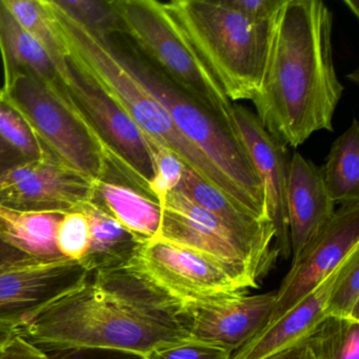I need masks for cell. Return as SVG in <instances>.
Listing matches in <instances>:
<instances>
[{
    "mask_svg": "<svg viewBox=\"0 0 359 359\" xmlns=\"http://www.w3.org/2000/svg\"><path fill=\"white\" fill-rule=\"evenodd\" d=\"M333 13L321 0H283L271 20L262 86L252 100L264 129L297 148L333 131L344 86L334 64Z\"/></svg>",
    "mask_w": 359,
    "mask_h": 359,
    "instance_id": "6da1fadb",
    "label": "cell"
},
{
    "mask_svg": "<svg viewBox=\"0 0 359 359\" xmlns=\"http://www.w3.org/2000/svg\"><path fill=\"white\" fill-rule=\"evenodd\" d=\"M20 334L43 352L96 348L147 356L191 339L177 313L125 269L89 272L22 319Z\"/></svg>",
    "mask_w": 359,
    "mask_h": 359,
    "instance_id": "7a4b0ae2",
    "label": "cell"
},
{
    "mask_svg": "<svg viewBox=\"0 0 359 359\" xmlns=\"http://www.w3.org/2000/svg\"><path fill=\"white\" fill-rule=\"evenodd\" d=\"M163 5L228 100L252 102L262 86L272 20L251 18L228 0H173Z\"/></svg>",
    "mask_w": 359,
    "mask_h": 359,
    "instance_id": "3957f363",
    "label": "cell"
},
{
    "mask_svg": "<svg viewBox=\"0 0 359 359\" xmlns=\"http://www.w3.org/2000/svg\"><path fill=\"white\" fill-rule=\"evenodd\" d=\"M117 50L134 76L170 113L184 137L243 193L258 217L269 220L262 182L236 129L176 87L135 48L130 52Z\"/></svg>",
    "mask_w": 359,
    "mask_h": 359,
    "instance_id": "277c9868",
    "label": "cell"
},
{
    "mask_svg": "<svg viewBox=\"0 0 359 359\" xmlns=\"http://www.w3.org/2000/svg\"><path fill=\"white\" fill-rule=\"evenodd\" d=\"M123 34L134 48L187 95L235 128L233 102L157 0H113Z\"/></svg>",
    "mask_w": 359,
    "mask_h": 359,
    "instance_id": "5b68a950",
    "label": "cell"
},
{
    "mask_svg": "<svg viewBox=\"0 0 359 359\" xmlns=\"http://www.w3.org/2000/svg\"><path fill=\"white\" fill-rule=\"evenodd\" d=\"M3 90L56 161L92 180L102 175L106 151L64 88L20 73Z\"/></svg>",
    "mask_w": 359,
    "mask_h": 359,
    "instance_id": "8992f818",
    "label": "cell"
},
{
    "mask_svg": "<svg viewBox=\"0 0 359 359\" xmlns=\"http://www.w3.org/2000/svg\"><path fill=\"white\" fill-rule=\"evenodd\" d=\"M89 74L135 121L147 137L163 144L208 184L257 217L243 193L184 137L165 107L134 76L118 54L111 50L100 52L90 64Z\"/></svg>",
    "mask_w": 359,
    "mask_h": 359,
    "instance_id": "52a82bcc",
    "label": "cell"
},
{
    "mask_svg": "<svg viewBox=\"0 0 359 359\" xmlns=\"http://www.w3.org/2000/svg\"><path fill=\"white\" fill-rule=\"evenodd\" d=\"M123 269L163 298L177 316L187 302L245 295L254 289L218 260L161 238L144 243Z\"/></svg>",
    "mask_w": 359,
    "mask_h": 359,
    "instance_id": "ba28073f",
    "label": "cell"
},
{
    "mask_svg": "<svg viewBox=\"0 0 359 359\" xmlns=\"http://www.w3.org/2000/svg\"><path fill=\"white\" fill-rule=\"evenodd\" d=\"M62 81L67 96L93 130L107 156L155 195L152 153L135 121L69 58Z\"/></svg>",
    "mask_w": 359,
    "mask_h": 359,
    "instance_id": "9c48e42d",
    "label": "cell"
},
{
    "mask_svg": "<svg viewBox=\"0 0 359 359\" xmlns=\"http://www.w3.org/2000/svg\"><path fill=\"white\" fill-rule=\"evenodd\" d=\"M163 217L157 238L205 254L249 281L254 289L272 266L260 259L213 214L174 190L161 198Z\"/></svg>",
    "mask_w": 359,
    "mask_h": 359,
    "instance_id": "30bf717a",
    "label": "cell"
},
{
    "mask_svg": "<svg viewBox=\"0 0 359 359\" xmlns=\"http://www.w3.org/2000/svg\"><path fill=\"white\" fill-rule=\"evenodd\" d=\"M358 248L359 201L340 205L325 226L292 258L266 325L312 293Z\"/></svg>",
    "mask_w": 359,
    "mask_h": 359,
    "instance_id": "8fae6325",
    "label": "cell"
},
{
    "mask_svg": "<svg viewBox=\"0 0 359 359\" xmlns=\"http://www.w3.org/2000/svg\"><path fill=\"white\" fill-rule=\"evenodd\" d=\"M93 180L54 158L24 161L0 174V205L68 213L89 203Z\"/></svg>",
    "mask_w": 359,
    "mask_h": 359,
    "instance_id": "7c38bea8",
    "label": "cell"
},
{
    "mask_svg": "<svg viewBox=\"0 0 359 359\" xmlns=\"http://www.w3.org/2000/svg\"><path fill=\"white\" fill-rule=\"evenodd\" d=\"M276 291L187 302L178 321L191 339L234 354L268 325Z\"/></svg>",
    "mask_w": 359,
    "mask_h": 359,
    "instance_id": "4fadbf2b",
    "label": "cell"
},
{
    "mask_svg": "<svg viewBox=\"0 0 359 359\" xmlns=\"http://www.w3.org/2000/svg\"><path fill=\"white\" fill-rule=\"evenodd\" d=\"M235 129L264 189L266 215L274 228L275 249L287 259L291 257L287 215V148L266 132L255 113L233 104Z\"/></svg>",
    "mask_w": 359,
    "mask_h": 359,
    "instance_id": "5bb4252c",
    "label": "cell"
},
{
    "mask_svg": "<svg viewBox=\"0 0 359 359\" xmlns=\"http://www.w3.org/2000/svg\"><path fill=\"white\" fill-rule=\"evenodd\" d=\"M85 269L71 260L25 258L0 266V320L24 317L79 285Z\"/></svg>",
    "mask_w": 359,
    "mask_h": 359,
    "instance_id": "9a60e30c",
    "label": "cell"
},
{
    "mask_svg": "<svg viewBox=\"0 0 359 359\" xmlns=\"http://www.w3.org/2000/svg\"><path fill=\"white\" fill-rule=\"evenodd\" d=\"M89 203L108 214L142 243L158 236L163 205L107 156L102 175L93 180Z\"/></svg>",
    "mask_w": 359,
    "mask_h": 359,
    "instance_id": "2e32d148",
    "label": "cell"
},
{
    "mask_svg": "<svg viewBox=\"0 0 359 359\" xmlns=\"http://www.w3.org/2000/svg\"><path fill=\"white\" fill-rule=\"evenodd\" d=\"M336 205L330 197L323 171L314 163L294 152L287 165V215L291 256L304 245L331 219Z\"/></svg>",
    "mask_w": 359,
    "mask_h": 359,
    "instance_id": "e0dca14e",
    "label": "cell"
},
{
    "mask_svg": "<svg viewBox=\"0 0 359 359\" xmlns=\"http://www.w3.org/2000/svg\"><path fill=\"white\" fill-rule=\"evenodd\" d=\"M176 190L224 222L260 259L270 266H274L279 253L271 247L275 236L271 222L256 217L188 167L184 168L182 182Z\"/></svg>",
    "mask_w": 359,
    "mask_h": 359,
    "instance_id": "ac0fdd59",
    "label": "cell"
},
{
    "mask_svg": "<svg viewBox=\"0 0 359 359\" xmlns=\"http://www.w3.org/2000/svg\"><path fill=\"white\" fill-rule=\"evenodd\" d=\"M339 266L312 293L239 348L230 359H266L306 339L325 318V302Z\"/></svg>",
    "mask_w": 359,
    "mask_h": 359,
    "instance_id": "d6986e66",
    "label": "cell"
},
{
    "mask_svg": "<svg viewBox=\"0 0 359 359\" xmlns=\"http://www.w3.org/2000/svg\"><path fill=\"white\" fill-rule=\"evenodd\" d=\"M0 54L3 58L5 83L16 74L27 73L62 89V79L43 48L22 28L0 0Z\"/></svg>",
    "mask_w": 359,
    "mask_h": 359,
    "instance_id": "ffe728a7",
    "label": "cell"
},
{
    "mask_svg": "<svg viewBox=\"0 0 359 359\" xmlns=\"http://www.w3.org/2000/svg\"><path fill=\"white\" fill-rule=\"evenodd\" d=\"M81 210L90 224L89 250L79 262L86 272L126 268L147 243L91 203H87Z\"/></svg>",
    "mask_w": 359,
    "mask_h": 359,
    "instance_id": "44dd1931",
    "label": "cell"
},
{
    "mask_svg": "<svg viewBox=\"0 0 359 359\" xmlns=\"http://www.w3.org/2000/svg\"><path fill=\"white\" fill-rule=\"evenodd\" d=\"M65 213L22 212L0 205V241L41 260H68L56 247V229Z\"/></svg>",
    "mask_w": 359,
    "mask_h": 359,
    "instance_id": "7402d4cb",
    "label": "cell"
},
{
    "mask_svg": "<svg viewBox=\"0 0 359 359\" xmlns=\"http://www.w3.org/2000/svg\"><path fill=\"white\" fill-rule=\"evenodd\" d=\"M321 171L336 205L359 201V125L356 118L333 142Z\"/></svg>",
    "mask_w": 359,
    "mask_h": 359,
    "instance_id": "603a6c76",
    "label": "cell"
},
{
    "mask_svg": "<svg viewBox=\"0 0 359 359\" xmlns=\"http://www.w3.org/2000/svg\"><path fill=\"white\" fill-rule=\"evenodd\" d=\"M22 28L43 48L60 79L68 68V57L45 0H4Z\"/></svg>",
    "mask_w": 359,
    "mask_h": 359,
    "instance_id": "cb8c5ba5",
    "label": "cell"
},
{
    "mask_svg": "<svg viewBox=\"0 0 359 359\" xmlns=\"http://www.w3.org/2000/svg\"><path fill=\"white\" fill-rule=\"evenodd\" d=\"M304 341L314 359H359V320L325 316Z\"/></svg>",
    "mask_w": 359,
    "mask_h": 359,
    "instance_id": "d4e9b609",
    "label": "cell"
},
{
    "mask_svg": "<svg viewBox=\"0 0 359 359\" xmlns=\"http://www.w3.org/2000/svg\"><path fill=\"white\" fill-rule=\"evenodd\" d=\"M73 22L95 36L111 39L123 34V26L113 0H52Z\"/></svg>",
    "mask_w": 359,
    "mask_h": 359,
    "instance_id": "484cf974",
    "label": "cell"
},
{
    "mask_svg": "<svg viewBox=\"0 0 359 359\" xmlns=\"http://www.w3.org/2000/svg\"><path fill=\"white\" fill-rule=\"evenodd\" d=\"M0 137L27 161L54 158L41 144L24 115L11 104L3 89H0Z\"/></svg>",
    "mask_w": 359,
    "mask_h": 359,
    "instance_id": "4316f807",
    "label": "cell"
},
{
    "mask_svg": "<svg viewBox=\"0 0 359 359\" xmlns=\"http://www.w3.org/2000/svg\"><path fill=\"white\" fill-rule=\"evenodd\" d=\"M325 315L359 320V248L340 264L325 302Z\"/></svg>",
    "mask_w": 359,
    "mask_h": 359,
    "instance_id": "83f0119b",
    "label": "cell"
},
{
    "mask_svg": "<svg viewBox=\"0 0 359 359\" xmlns=\"http://www.w3.org/2000/svg\"><path fill=\"white\" fill-rule=\"evenodd\" d=\"M56 247L62 257L77 264L87 255L90 247V224L83 210L62 215L56 229Z\"/></svg>",
    "mask_w": 359,
    "mask_h": 359,
    "instance_id": "f1b7e54d",
    "label": "cell"
},
{
    "mask_svg": "<svg viewBox=\"0 0 359 359\" xmlns=\"http://www.w3.org/2000/svg\"><path fill=\"white\" fill-rule=\"evenodd\" d=\"M147 140L154 161V193L161 199L163 195L178 188L187 165L163 144L149 137Z\"/></svg>",
    "mask_w": 359,
    "mask_h": 359,
    "instance_id": "f546056e",
    "label": "cell"
},
{
    "mask_svg": "<svg viewBox=\"0 0 359 359\" xmlns=\"http://www.w3.org/2000/svg\"><path fill=\"white\" fill-rule=\"evenodd\" d=\"M232 355L216 346L189 339L153 351L144 359H230Z\"/></svg>",
    "mask_w": 359,
    "mask_h": 359,
    "instance_id": "4dcf8cb0",
    "label": "cell"
},
{
    "mask_svg": "<svg viewBox=\"0 0 359 359\" xmlns=\"http://www.w3.org/2000/svg\"><path fill=\"white\" fill-rule=\"evenodd\" d=\"M46 353V359H144L132 353L96 348H68Z\"/></svg>",
    "mask_w": 359,
    "mask_h": 359,
    "instance_id": "1f68e13d",
    "label": "cell"
},
{
    "mask_svg": "<svg viewBox=\"0 0 359 359\" xmlns=\"http://www.w3.org/2000/svg\"><path fill=\"white\" fill-rule=\"evenodd\" d=\"M232 7L260 20H271L283 0H228Z\"/></svg>",
    "mask_w": 359,
    "mask_h": 359,
    "instance_id": "d6a6232c",
    "label": "cell"
},
{
    "mask_svg": "<svg viewBox=\"0 0 359 359\" xmlns=\"http://www.w3.org/2000/svg\"><path fill=\"white\" fill-rule=\"evenodd\" d=\"M0 359H46V353L18 334L1 348Z\"/></svg>",
    "mask_w": 359,
    "mask_h": 359,
    "instance_id": "836d02e7",
    "label": "cell"
},
{
    "mask_svg": "<svg viewBox=\"0 0 359 359\" xmlns=\"http://www.w3.org/2000/svg\"><path fill=\"white\" fill-rule=\"evenodd\" d=\"M24 161H28L0 137V174L5 173L8 170Z\"/></svg>",
    "mask_w": 359,
    "mask_h": 359,
    "instance_id": "e575fe53",
    "label": "cell"
},
{
    "mask_svg": "<svg viewBox=\"0 0 359 359\" xmlns=\"http://www.w3.org/2000/svg\"><path fill=\"white\" fill-rule=\"evenodd\" d=\"M266 359H314V357L309 346H306V341L302 340L295 346L285 348Z\"/></svg>",
    "mask_w": 359,
    "mask_h": 359,
    "instance_id": "d590c367",
    "label": "cell"
},
{
    "mask_svg": "<svg viewBox=\"0 0 359 359\" xmlns=\"http://www.w3.org/2000/svg\"><path fill=\"white\" fill-rule=\"evenodd\" d=\"M28 257L29 256H27L26 254L22 253L18 250L10 247L3 241H0V266L12 264V262H20V260Z\"/></svg>",
    "mask_w": 359,
    "mask_h": 359,
    "instance_id": "8d00e7d4",
    "label": "cell"
},
{
    "mask_svg": "<svg viewBox=\"0 0 359 359\" xmlns=\"http://www.w3.org/2000/svg\"><path fill=\"white\" fill-rule=\"evenodd\" d=\"M20 323L12 320H0V346L7 344L20 334Z\"/></svg>",
    "mask_w": 359,
    "mask_h": 359,
    "instance_id": "74e56055",
    "label": "cell"
},
{
    "mask_svg": "<svg viewBox=\"0 0 359 359\" xmlns=\"http://www.w3.org/2000/svg\"><path fill=\"white\" fill-rule=\"evenodd\" d=\"M5 346V344H4ZM4 346H0V350H1V348H3Z\"/></svg>",
    "mask_w": 359,
    "mask_h": 359,
    "instance_id": "f35d334b",
    "label": "cell"
}]
</instances>
